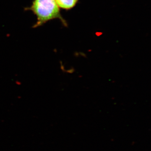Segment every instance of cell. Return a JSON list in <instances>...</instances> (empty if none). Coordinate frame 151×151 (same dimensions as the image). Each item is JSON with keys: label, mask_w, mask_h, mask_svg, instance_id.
Segmentation results:
<instances>
[{"label": "cell", "mask_w": 151, "mask_h": 151, "mask_svg": "<svg viewBox=\"0 0 151 151\" xmlns=\"http://www.w3.org/2000/svg\"><path fill=\"white\" fill-rule=\"evenodd\" d=\"M74 70H74V68H70L69 70H67L66 72L68 73H72L74 72Z\"/></svg>", "instance_id": "3957f363"}, {"label": "cell", "mask_w": 151, "mask_h": 151, "mask_svg": "<svg viewBox=\"0 0 151 151\" xmlns=\"http://www.w3.org/2000/svg\"><path fill=\"white\" fill-rule=\"evenodd\" d=\"M79 55H81V56L83 57L84 58H86V55L85 53H84L83 52H79Z\"/></svg>", "instance_id": "277c9868"}, {"label": "cell", "mask_w": 151, "mask_h": 151, "mask_svg": "<svg viewBox=\"0 0 151 151\" xmlns=\"http://www.w3.org/2000/svg\"><path fill=\"white\" fill-rule=\"evenodd\" d=\"M55 1L59 8L69 10L75 6L78 0H55Z\"/></svg>", "instance_id": "7a4b0ae2"}, {"label": "cell", "mask_w": 151, "mask_h": 151, "mask_svg": "<svg viewBox=\"0 0 151 151\" xmlns=\"http://www.w3.org/2000/svg\"><path fill=\"white\" fill-rule=\"evenodd\" d=\"M74 55V56L76 57H78L79 56V52H75Z\"/></svg>", "instance_id": "5b68a950"}, {"label": "cell", "mask_w": 151, "mask_h": 151, "mask_svg": "<svg viewBox=\"0 0 151 151\" xmlns=\"http://www.w3.org/2000/svg\"><path fill=\"white\" fill-rule=\"evenodd\" d=\"M25 10L32 11L37 17V21L33 27L34 28L41 26L55 19H60L64 25L67 24L61 15L59 7L55 0H33L30 6Z\"/></svg>", "instance_id": "6da1fadb"}]
</instances>
